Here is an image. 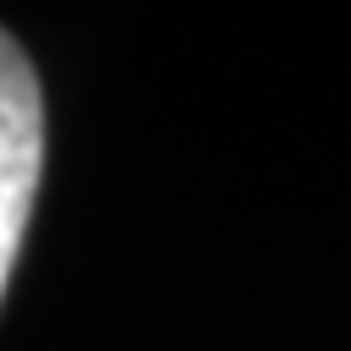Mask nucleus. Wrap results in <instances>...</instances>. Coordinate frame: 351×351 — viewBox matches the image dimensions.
Returning a JSON list of instances; mask_svg holds the SVG:
<instances>
[{
  "instance_id": "obj_1",
  "label": "nucleus",
  "mask_w": 351,
  "mask_h": 351,
  "mask_svg": "<svg viewBox=\"0 0 351 351\" xmlns=\"http://www.w3.org/2000/svg\"><path fill=\"white\" fill-rule=\"evenodd\" d=\"M44 181V88L27 49L0 27V302Z\"/></svg>"
}]
</instances>
